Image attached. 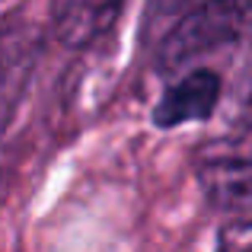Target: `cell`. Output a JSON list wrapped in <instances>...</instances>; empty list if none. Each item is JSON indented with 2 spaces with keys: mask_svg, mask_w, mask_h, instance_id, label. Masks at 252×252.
I'll return each mask as SVG.
<instances>
[{
  "mask_svg": "<svg viewBox=\"0 0 252 252\" xmlns=\"http://www.w3.org/2000/svg\"><path fill=\"white\" fill-rule=\"evenodd\" d=\"M252 32V0H204L172 23L160 45V67L182 70L195 58L233 45Z\"/></svg>",
  "mask_w": 252,
  "mask_h": 252,
  "instance_id": "obj_1",
  "label": "cell"
},
{
  "mask_svg": "<svg viewBox=\"0 0 252 252\" xmlns=\"http://www.w3.org/2000/svg\"><path fill=\"white\" fill-rule=\"evenodd\" d=\"M195 169L204 195L220 211H252V131L204 144L195 154Z\"/></svg>",
  "mask_w": 252,
  "mask_h": 252,
  "instance_id": "obj_2",
  "label": "cell"
},
{
  "mask_svg": "<svg viewBox=\"0 0 252 252\" xmlns=\"http://www.w3.org/2000/svg\"><path fill=\"white\" fill-rule=\"evenodd\" d=\"M125 0H51V29L67 48H86L115 26Z\"/></svg>",
  "mask_w": 252,
  "mask_h": 252,
  "instance_id": "obj_3",
  "label": "cell"
},
{
  "mask_svg": "<svg viewBox=\"0 0 252 252\" xmlns=\"http://www.w3.org/2000/svg\"><path fill=\"white\" fill-rule=\"evenodd\" d=\"M217 99H220V77L214 70H191L185 80H179L163 93L154 112V122L160 128H172V125L191 122V118H208Z\"/></svg>",
  "mask_w": 252,
  "mask_h": 252,
  "instance_id": "obj_4",
  "label": "cell"
},
{
  "mask_svg": "<svg viewBox=\"0 0 252 252\" xmlns=\"http://www.w3.org/2000/svg\"><path fill=\"white\" fill-rule=\"evenodd\" d=\"M204 0H150V10L144 16V29L160 32V29H172V19H182L189 10H195Z\"/></svg>",
  "mask_w": 252,
  "mask_h": 252,
  "instance_id": "obj_5",
  "label": "cell"
},
{
  "mask_svg": "<svg viewBox=\"0 0 252 252\" xmlns=\"http://www.w3.org/2000/svg\"><path fill=\"white\" fill-rule=\"evenodd\" d=\"M217 252H252V220L227 223L217 236Z\"/></svg>",
  "mask_w": 252,
  "mask_h": 252,
  "instance_id": "obj_6",
  "label": "cell"
},
{
  "mask_svg": "<svg viewBox=\"0 0 252 252\" xmlns=\"http://www.w3.org/2000/svg\"><path fill=\"white\" fill-rule=\"evenodd\" d=\"M236 122L252 128V67L246 74V83H243L240 90V99H236Z\"/></svg>",
  "mask_w": 252,
  "mask_h": 252,
  "instance_id": "obj_7",
  "label": "cell"
},
{
  "mask_svg": "<svg viewBox=\"0 0 252 252\" xmlns=\"http://www.w3.org/2000/svg\"><path fill=\"white\" fill-rule=\"evenodd\" d=\"M6 64H10V42H6V32H0V77H3Z\"/></svg>",
  "mask_w": 252,
  "mask_h": 252,
  "instance_id": "obj_8",
  "label": "cell"
}]
</instances>
